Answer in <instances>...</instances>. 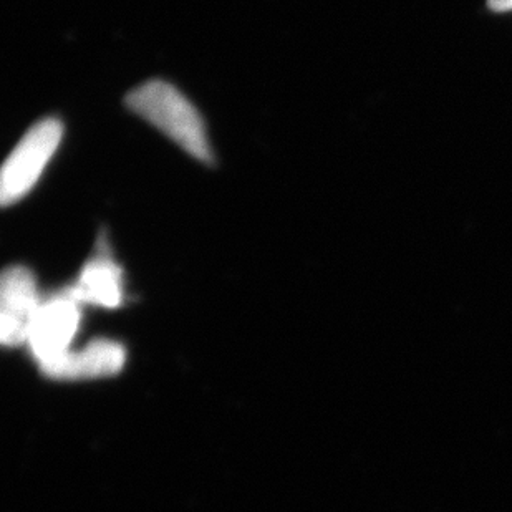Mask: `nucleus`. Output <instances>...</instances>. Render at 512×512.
Returning a JSON list of instances; mask_svg holds the SVG:
<instances>
[{
	"mask_svg": "<svg viewBox=\"0 0 512 512\" xmlns=\"http://www.w3.org/2000/svg\"><path fill=\"white\" fill-rule=\"evenodd\" d=\"M126 107L170 136L193 158L213 165V151L203 118L188 98H184L170 83L155 80L135 88L126 97Z\"/></svg>",
	"mask_w": 512,
	"mask_h": 512,
	"instance_id": "f257e3e1",
	"label": "nucleus"
},
{
	"mask_svg": "<svg viewBox=\"0 0 512 512\" xmlns=\"http://www.w3.org/2000/svg\"><path fill=\"white\" fill-rule=\"evenodd\" d=\"M62 136V121L57 118L39 121L27 131V135L10 153L2 170L0 199L4 206L17 203L34 188L45 166L49 165L55 155Z\"/></svg>",
	"mask_w": 512,
	"mask_h": 512,
	"instance_id": "f03ea898",
	"label": "nucleus"
},
{
	"mask_svg": "<svg viewBox=\"0 0 512 512\" xmlns=\"http://www.w3.org/2000/svg\"><path fill=\"white\" fill-rule=\"evenodd\" d=\"M80 324V304L68 290L42 300L30 325V348L40 367L70 352L68 347Z\"/></svg>",
	"mask_w": 512,
	"mask_h": 512,
	"instance_id": "7ed1b4c3",
	"label": "nucleus"
},
{
	"mask_svg": "<svg viewBox=\"0 0 512 512\" xmlns=\"http://www.w3.org/2000/svg\"><path fill=\"white\" fill-rule=\"evenodd\" d=\"M42 300L27 267H9L0 284V339L7 347L29 340L30 325Z\"/></svg>",
	"mask_w": 512,
	"mask_h": 512,
	"instance_id": "20e7f679",
	"label": "nucleus"
},
{
	"mask_svg": "<svg viewBox=\"0 0 512 512\" xmlns=\"http://www.w3.org/2000/svg\"><path fill=\"white\" fill-rule=\"evenodd\" d=\"M125 358V348L120 343L95 340L80 352H67L40 368L57 380L112 377L123 368Z\"/></svg>",
	"mask_w": 512,
	"mask_h": 512,
	"instance_id": "39448f33",
	"label": "nucleus"
},
{
	"mask_svg": "<svg viewBox=\"0 0 512 512\" xmlns=\"http://www.w3.org/2000/svg\"><path fill=\"white\" fill-rule=\"evenodd\" d=\"M105 251L107 249L83 267L77 284L68 287V292L78 304L102 305L108 309L121 304V269Z\"/></svg>",
	"mask_w": 512,
	"mask_h": 512,
	"instance_id": "423d86ee",
	"label": "nucleus"
},
{
	"mask_svg": "<svg viewBox=\"0 0 512 512\" xmlns=\"http://www.w3.org/2000/svg\"><path fill=\"white\" fill-rule=\"evenodd\" d=\"M489 5H491L494 10L511 9L512 0H489Z\"/></svg>",
	"mask_w": 512,
	"mask_h": 512,
	"instance_id": "0eeeda50",
	"label": "nucleus"
}]
</instances>
